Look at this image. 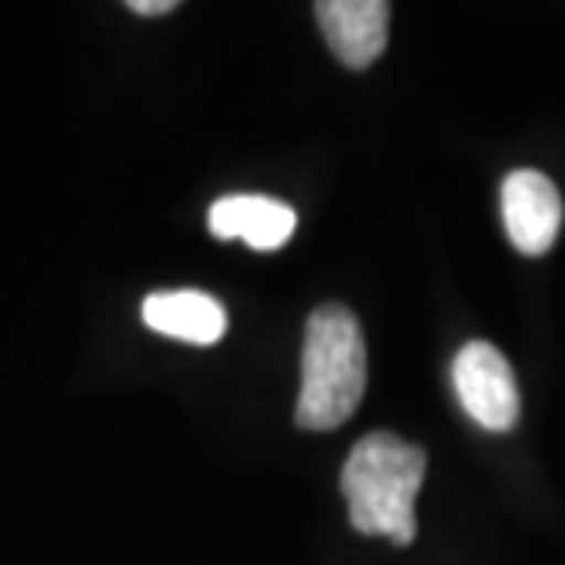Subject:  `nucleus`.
<instances>
[{
  "instance_id": "obj_1",
  "label": "nucleus",
  "mask_w": 565,
  "mask_h": 565,
  "mask_svg": "<svg viewBox=\"0 0 565 565\" xmlns=\"http://www.w3.org/2000/svg\"><path fill=\"white\" fill-rule=\"evenodd\" d=\"M426 478V451L408 445L397 434H367L356 440L342 467V495L349 503V522L364 536H390L393 544H412L415 495Z\"/></svg>"
},
{
  "instance_id": "obj_2",
  "label": "nucleus",
  "mask_w": 565,
  "mask_h": 565,
  "mask_svg": "<svg viewBox=\"0 0 565 565\" xmlns=\"http://www.w3.org/2000/svg\"><path fill=\"white\" fill-rule=\"evenodd\" d=\"M367 390V349L360 320L345 305H320L305 323L301 345V429H338L353 419Z\"/></svg>"
},
{
  "instance_id": "obj_3",
  "label": "nucleus",
  "mask_w": 565,
  "mask_h": 565,
  "mask_svg": "<svg viewBox=\"0 0 565 565\" xmlns=\"http://www.w3.org/2000/svg\"><path fill=\"white\" fill-rule=\"evenodd\" d=\"M451 386H456L462 412L481 429L503 434L522 415L514 371L500 349L489 342H467L459 349L456 364H451Z\"/></svg>"
},
{
  "instance_id": "obj_4",
  "label": "nucleus",
  "mask_w": 565,
  "mask_h": 565,
  "mask_svg": "<svg viewBox=\"0 0 565 565\" xmlns=\"http://www.w3.org/2000/svg\"><path fill=\"white\" fill-rule=\"evenodd\" d=\"M500 210L503 228L518 254L540 257L555 246L565 206L551 177L536 173V169H514L500 188Z\"/></svg>"
},
{
  "instance_id": "obj_5",
  "label": "nucleus",
  "mask_w": 565,
  "mask_h": 565,
  "mask_svg": "<svg viewBox=\"0 0 565 565\" xmlns=\"http://www.w3.org/2000/svg\"><path fill=\"white\" fill-rule=\"evenodd\" d=\"M393 8L382 0H320L316 22H320L334 60L349 71H364L386 52Z\"/></svg>"
},
{
  "instance_id": "obj_6",
  "label": "nucleus",
  "mask_w": 565,
  "mask_h": 565,
  "mask_svg": "<svg viewBox=\"0 0 565 565\" xmlns=\"http://www.w3.org/2000/svg\"><path fill=\"white\" fill-rule=\"evenodd\" d=\"M298 228V213L268 195H224L210 206V232L217 239H243L254 250H279Z\"/></svg>"
},
{
  "instance_id": "obj_7",
  "label": "nucleus",
  "mask_w": 565,
  "mask_h": 565,
  "mask_svg": "<svg viewBox=\"0 0 565 565\" xmlns=\"http://www.w3.org/2000/svg\"><path fill=\"white\" fill-rule=\"evenodd\" d=\"M140 316L151 331L188 345H217L228 331V312L202 290H162L143 298Z\"/></svg>"
},
{
  "instance_id": "obj_8",
  "label": "nucleus",
  "mask_w": 565,
  "mask_h": 565,
  "mask_svg": "<svg viewBox=\"0 0 565 565\" xmlns=\"http://www.w3.org/2000/svg\"><path fill=\"white\" fill-rule=\"evenodd\" d=\"M126 8L137 15H169V11H177V0H129Z\"/></svg>"
}]
</instances>
